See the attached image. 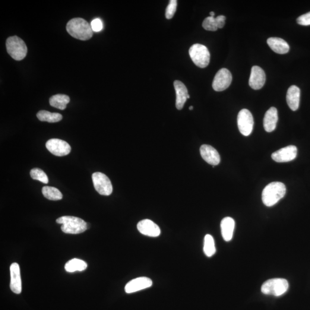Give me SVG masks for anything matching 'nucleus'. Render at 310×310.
Returning <instances> with one entry per match:
<instances>
[{
  "mask_svg": "<svg viewBox=\"0 0 310 310\" xmlns=\"http://www.w3.org/2000/svg\"><path fill=\"white\" fill-rule=\"evenodd\" d=\"M90 25L93 32H96V33L102 31L103 27V21L99 18L94 19L91 21Z\"/></svg>",
  "mask_w": 310,
  "mask_h": 310,
  "instance_id": "30",
  "label": "nucleus"
},
{
  "mask_svg": "<svg viewBox=\"0 0 310 310\" xmlns=\"http://www.w3.org/2000/svg\"><path fill=\"white\" fill-rule=\"evenodd\" d=\"M297 148L294 145H289L275 152L272 155L273 159L278 163H285L295 159L297 156Z\"/></svg>",
  "mask_w": 310,
  "mask_h": 310,
  "instance_id": "11",
  "label": "nucleus"
},
{
  "mask_svg": "<svg viewBox=\"0 0 310 310\" xmlns=\"http://www.w3.org/2000/svg\"><path fill=\"white\" fill-rule=\"evenodd\" d=\"M189 99V95H188V99Z\"/></svg>",
  "mask_w": 310,
  "mask_h": 310,
  "instance_id": "35",
  "label": "nucleus"
},
{
  "mask_svg": "<svg viewBox=\"0 0 310 310\" xmlns=\"http://www.w3.org/2000/svg\"><path fill=\"white\" fill-rule=\"evenodd\" d=\"M92 179L94 188L100 194L108 196L112 194V183L105 174L99 172H95L92 175Z\"/></svg>",
  "mask_w": 310,
  "mask_h": 310,
  "instance_id": "7",
  "label": "nucleus"
},
{
  "mask_svg": "<svg viewBox=\"0 0 310 310\" xmlns=\"http://www.w3.org/2000/svg\"><path fill=\"white\" fill-rule=\"evenodd\" d=\"M173 85L176 94V107L178 110H182L188 99V90L185 84L179 81L174 82Z\"/></svg>",
  "mask_w": 310,
  "mask_h": 310,
  "instance_id": "17",
  "label": "nucleus"
},
{
  "mask_svg": "<svg viewBox=\"0 0 310 310\" xmlns=\"http://www.w3.org/2000/svg\"><path fill=\"white\" fill-rule=\"evenodd\" d=\"M286 192V186L283 183H271L265 187L262 191V202L268 207H273L284 197Z\"/></svg>",
  "mask_w": 310,
  "mask_h": 310,
  "instance_id": "2",
  "label": "nucleus"
},
{
  "mask_svg": "<svg viewBox=\"0 0 310 310\" xmlns=\"http://www.w3.org/2000/svg\"><path fill=\"white\" fill-rule=\"evenodd\" d=\"M278 113L276 108L272 107L265 113L263 120L264 128L267 132H273L276 127Z\"/></svg>",
  "mask_w": 310,
  "mask_h": 310,
  "instance_id": "18",
  "label": "nucleus"
},
{
  "mask_svg": "<svg viewBox=\"0 0 310 310\" xmlns=\"http://www.w3.org/2000/svg\"><path fill=\"white\" fill-rule=\"evenodd\" d=\"M200 153L204 160L208 164L214 167L220 164L221 158L219 153L209 145H202L200 148Z\"/></svg>",
  "mask_w": 310,
  "mask_h": 310,
  "instance_id": "15",
  "label": "nucleus"
},
{
  "mask_svg": "<svg viewBox=\"0 0 310 310\" xmlns=\"http://www.w3.org/2000/svg\"><path fill=\"white\" fill-rule=\"evenodd\" d=\"M177 8L176 0H171L169 5L167 6L166 11V17L167 19H171L175 15Z\"/></svg>",
  "mask_w": 310,
  "mask_h": 310,
  "instance_id": "29",
  "label": "nucleus"
},
{
  "mask_svg": "<svg viewBox=\"0 0 310 310\" xmlns=\"http://www.w3.org/2000/svg\"><path fill=\"white\" fill-rule=\"evenodd\" d=\"M138 229L142 235L157 237L160 235V229L157 224L150 220H143L138 224Z\"/></svg>",
  "mask_w": 310,
  "mask_h": 310,
  "instance_id": "14",
  "label": "nucleus"
},
{
  "mask_svg": "<svg viewBox=\"0 0 310 310\" xmlns=\"http://www.w3.org/2000/svg\"><path fill=\"white\" fill-rule=\"evenodd\" d=\"M235 227V221L231 217H225L221 221V233L224 241H230L232 239Z\"/></svg>",
  "mask_w": 310,
  "mask_h": 310,
  "instance_id": "20",
  "label": "nucleus"
},
{
  "mask_svg": "<svg viewBox=\"0 0 310 310\" xmlns=\"http://www.w3.org/2000/svg\"><path fill=\"white\" fill-rule=\"evenodd\" d=\"M189 110H193V106H189Z\"/></svg>",
  "mask_w": 310,
  "mask_h": 310,
  "instance_id": "34",
  "label": "nucleus"
},
{
  "mask_svg": "<svg viewBox=\"0 0 310 310\" xmlns=\"http://www.w3.org/2000/svg\"><path fill=\"white\" fill-rule=\"evenodd\" d=\"M289 287L287 280L275 278L265 281L261 287V292L266 295L280 296L287 292Z\"/></svg>",
  "mask_w": 310,
  "mask_h": 310,
  "instance_id": "5",
  "label": "nucleus"
},
{
  "mask_svg": "<svg viewBox=\"0 0 310 310\" xmlns=\"http://www.w3.org/2000/svg\"><path fill=\"white\" fill-rule=\"evenodd\" d=\"M30 175L31 178L34 180H39V181L44 183V184H47L49 183V180L48 176L46 175V173L43 172V170L37 169V168H34V169H32L30 172Z\"/></svg>",
  "mask_w": 310,
  "mask_h": 310,
  "instance_id": "27",
  "label": "nucleus"
},
{
  "mask_svg": "<svg viewBox=\"0 0 310 310\" xmlns=\"http://www.w3.org/2000/svg\"><path fill=\"white\" fill-rule=\"evenodd\" d=\"M153 285V281L146 277L136 278L129 281L125 287V292L132 293L148 289Z\"/></svg>",
  "mask_w": 310,
  "mask_h": 310,
  "instance_id": "13",
  "label": "nucleus"
},
{
  "mask_svg": "<svg viewBox=\"0 0 310 310\" xmlns=\"http://www.w3.org/2000/svg\"><path fill=\"white\" fill-rule=\"evenodd\" d=\"M66 30L71 36L81 40L90 39L93 34L91 25L82 18L71 19L66 25Z\"/></svg>",
  "mask_w": 310,
  "mask_h": 310,
  "instance_id": "1",
  "label": "nucleus"
},
{
  "mask_svg": "<svg viewBox=\"0 0 310 310\" xmlns=\"http://www.w3.org/2000/svg\"><path fill=\"white\" fill-rule=\"evenodd\" d=\"M56 223L61 224L62 232L72 235H77L87 230V224L81 218L73 216H63L56 220Z\"/></svg>",
  "mask_w": 310,
  "mask_h": 310,
  "instance_id": "3",
  "label": "nucleus"
},
{
  "mask_svg": "<svg viewBox=\"0 0 310 310\" xmlns=\"http://www.w3.org/2000/svg\"><path fill=\"white\" fill-rule=\"evenodd\" d=\"M202 26L207 31H216L218 29L216 18L214 17H209L206 18Z\"/></svg>",
  "mask_w": 310,
  "mask_h": 310,
  "instance_id": "28",
  "label": "nucleus"
},
{
  "mask_svg": "<svg viewBox=\"0 0 310 310\" xmlns=\"http://www.w3.org/2000/svg\"><path fill=\"white\" fill-rule=\"evenodd\" d=\"M6 50L13 59L21 61L27 55V47L23 40L17 36L8 38L6 42Z\"/></svg>",
  "mask_w": 310,
  "mask_h": 310,
  "instance_id": "4",
  "label": "nucleus"
},
{
  "mask_svg": "<svg viewBox=\"0 0 310 310\" xmlns=\"http://www.w3.org/2000/svg\"><path fill=\"white\" fill-rule=\"evenodd\" d=\"M232 81V75L226 69H222L218 71L213 82V89L216 91H222L230 86Z\"/></svg>",
  "mask_w": 310,
  "mask_h": 310,
  "instance_id": "10",
  "label": "nucleus"
},
{
  "mask_svg": "<svg viewBox=\"0 0 310 310\" xmlns=\"http://www.w3.org/2000/svg\"><path fill=\"white\" fill-rule=\"evenodd\" d=\"M297 23L304 26L310 25V12L307 14L300 16L297 18Z\"/></svg>",
  "mask_w": 310,
  "mask_h": 310,
  "instance_id": "31",
  "label": "nucleus"
},
{
  "mask_svg": "<svg viewBox=\"0 0 310 310\" xmlns=\"http://www.w3.org/2000/svg\"><path fill=\"white\" fill-rule=\"evenodd\" d=\"M204 251L207 257H211L216 253L214 240L213 237L210 235H206L205 237Z\"/></svg>",
  "mask_w": 310,
  "mask_h": 310,
  "instance_id": "26",
  "label": "nucleus"
},
{
  "mask_svg": "<svg viewBox=\"0 0 310 310\" xmlns=\"http://www.w3.org/2000/svg\"><path fill=\"white\" fill-rule=\"evenodd\" d=\"M210 17H214L215 15V13L214 12H211L210 13Z\"/></svg>",
  "mask_w": 310,
  "mask_h": 310,
  "instance_id": "33",
  "label": "nucleus"
},
{
  "mask_svg": "<svg viewBox=\"0 0 310 310\" xmlns=\"http://www.w3.org/2000/svg\"><path fill=\"white\" fill-rule=\"evenodd\" d=\"M237 124L239 131L242 135L248 137L251 134L254 128V121L252 113L249 110L243 109L239 112L237 118Z\"/></svg>",
  "mask_w": 310,
  "mask_h": 310,
  "instance_id": "8",
  "label": "nucleus"
},
{
  "mask_svg": "<svg viewBox=\"0 0 310 310\" xmlns=\"http://www.w3.org/2000/svg\"><path fill=\"white\" fill-rule=\"evenodd\" d=\"M189 54L196 66L205 68L209 64L210 54L207 47L201 44H195L189 50Z\"/></svg>",
  "mask_w": 310,
  "mask_h": 310,
  "instance_id": "6",
  "label": "nucleus"
},
{
  "mask_svg": "<svg viewBox=\"0 0 310 310\" xmlns=\"http://www.w3.org/2000/svg\"><path fill=\"white\" fill-rule=\"evenodd\" d=\"M265 80L266 76L263 69L258 66L252 67L249 81V86L254 90L260 89L263 87Z\"/></svg>",
  "mask_w": 310,
  "mask_h": 310,
  "instance_id": "12",
  "label": "nucleus"
},
{
  "mask_svg": "<svg viewBox=\"0 0 310 310\" xmlns=\"http://www.w3.org/2000/svg\"><path fill=\"white\" fill-rule=\"evenodd\" d=\"M300 90L298 87L293 85L288 89L286 100L290 108L295 111L298 110L300 103Z\"/></svg>",
  "mask_w": 310,
  "mask_h": 310,
  "instance_id": "19",
  "label": "nucleus"
},
{
  "mask_svg": "<svg viewBox=\"0 0 310 310\" xmlns=\"http://www.w3.org/2000/svg\"><path fill=\"white\" fill-rule=\"evenodd\" d=\"M37 118L41 121L54 123L61 121L62 115L58 113H51L46 110H40L37 113Z\"/></svg>",
  "mask_w": 310,
  "mask_h": 310,
  "instance_id": "24",
  "label": "nucleus"
},
{
  "mask_svg": "<svg viewBox=\"0 0 310 310\" xmlns=\"http://www.w3.org/2000/svg\"><path fill=\"white\" fill-rule=\"evenodd\" d=\"M87 267L86 262L80 259L73 258L65 264V270L68 273H74L75 271H83Z\"/></svg>",
  "mask_w": 310,
  "mask_h": 310,
  "instance_id": "23",
  "label": "nucleus"
},
{
  "mask_svg": "<svg viewBox=\"0 0 310 310\" xmlns=\"http://www.w3.org/2000/svg\"><path fill=\"white\" fill-rule=\"evenodd\" d=\"M44 197L49 200L58 201L63 198V195L58 189L51 186H44L42 189Z\"/></svg>",
  "mask_w": 310,
  "mask_h": 310,
  "instance_id": "25",
  "label": "nucleus"
},
{
  "mask_svg": "<svg viewBox=\"0 0 310 310\" xmlns=\"http://www.w3.org/2000/svg\"><path fill=\"white\" fill-rule=\"evenodd\" d=\"M218 28H223L225 24L226 17L224 16H218L216 17Z\"/></svg>",
  "mask_w": 310,
  "mask_h": 310,
  "instance_id": "32",
  "label": "nucleus"
},
{
  "mask_svg": "<svg viewBox=\"0 0 310 310\" xmlns=\"http://www.w3.org/2000/svg\"><path fill=\"white\" fill-rule=\"evenodd\" d=\"M69 97L65 94H56L50 99V105L60 110H65L69 102Z\"/></svg>",
  "mask_w": 310,
  "mask_h": 310,
  "instance_id": "22",
  "label": "nucleus"
},
{
  "mask_svg": "<svg viewBox=\"0 0 310 310\" xmlns=\"http://www.w3.org/2000/svg\"><path fill=\"white\" fill-rule=\"evenodd\" d=\"M11 273V290L15 293L20 294L22 292V284L20 275V270L19 265L14 262L10 267Z\"/></svg>",
  "mask_w": 310,
  "mask_h": 310,
  "instance_id": "16",
  "label": "nucleus"
},
{
  "mask_svg": "<svg viewBox=\"0 0 310 310\" xmlns=\"http://www.w3.org/2000/svg\"><path fill=\"white\" fill-rule=\"evenodd\" d=\"M267 43L274 52L279 54H285L290 51V46L285 40L279 37H270Z\"/></svg>",
  "mask_w": 310,
  "mask_h": 310,
  "instance_id": "21",
  "label": "nucleus"
},
{
  "mask_svg": "<svg viewBox=\"0 0 310 310\" xmlns=\"http://www.w3.org/2000/svg\"><path fill=\"white\" fill-rule=\"evenodd\" d=\"M46 146L51 153L57 156H64L70 153L71 148L67 142L58 138L50 139Z\"/></svg>",
  "mask_w": 310,
  "mask_h": 310,
  "instance_id": "9",
  "label": "nucleus"
}]
</instances>
